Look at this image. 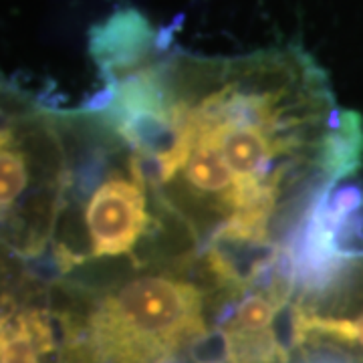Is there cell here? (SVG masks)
I'll use <instances>...</instances> for the list:
<instances>
[{"label": "cell", "mask_w": 363, "mask_h": 363, "mask_svg": "<svg viewBox=\"0 0 363 363\" xmlns=\"http://www.w3.org/2000/svg\"><path fill=\"white\" fill-rule=\"evenodd\" d=\"M101 79L85 104L140 154L204 257L257 283L281 269L319 200L363 160L359 113L297 45L200 55L135 9L89 33Z\"/></svg>", "instance_id": "1"}, {"label": "cell", "mask_w": 363, "mask_h": 363, "mask_svg": "<svg viewBox=\"0 0 363 363\" xmlns=\"http://www.w3.org/2000/svg\"><path fill=\"white\" fill-rule=\"evenodd\" d=\"M255 283L204 255L55 281L65 363H230L224 321Z\"/></svg>", "instance_id": "2"}, {"label": "cell", "mask_w": 363, "mask_h": 363, "mask_svg": "<svg viewBox=\"0 0 363 363\" xmlns=\"http://www.w3.org/2000/svg\"><path fill=\"white\" fill-rule=\"evenodd\" d=\"M69 180L43 269L55 281L140 271L198 255L140 154L97 109L63 107Z\"/></svg>", "instance_id": "3"}, {"label": "cell", "mask_w": 363, "mask_h": 363, "mask_svg": "<svg viewBox=\"0 0 363 363\" xmlns=\"http://www.w3.org/2000/svg\"><path fill=\"white\" fill-rule=\"evenodd\" d=\"M67 180L63 107L13 85L0 99V245L43 267Z\"/></svg>", "instance_id": "4"}, {"label": "cell", "mask_w": 363, "mask_h": 363, "mask_svg": "<svg viewBox=\"0 0 363 363\" xmlns=\"http://www.w3.org/2000/svg\"><path fill=\"white\" fill-rule=\"evenodd\" d=\"M0 363H65L55 279L2 245Z\"/></svg>", "instance_id": "5"}, {"label": "cell", "mask_w": 363, "mask_h": 363, "mask_svg": "<svg viewBox=\"0 0 363 363\" xmlns=\"http://www.w3.org/2000/svg\"><path fill=\"white\" fill-rule=\"evenodd\" d=\"M13 81H9V79L4 77V75H2V73H0V99H2V97H4V95H6V93H9V91L13 89Z\"/></svg>", "instance_id": "6"}]
</instances>
